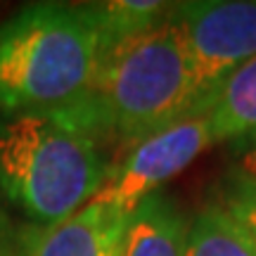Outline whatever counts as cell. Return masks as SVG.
Wrapping results in <instances>:
<instances>
[{
  "label": "cell",
  "instance_id": "obj_1",
  "mask_svg": "<svg viewBox=\"0 0 256 256\" xmlns=\"http://www.w3.org/2000/svg\"><path fill=\"white\" fill-rule=\"evenodd\" d=\"M112 164L81 102L0 116V194L28 223L52 226L90 204Z\"/></svg>",
  "mask_w": 256,
  "mask_h": 256
},
{
  "label": "cell",
  "instance_id": "obj_2",
  "mask_svg": "<svg viewBox=\"0 0 256 256\" xmlns=\"http://www.w3.org/2000/svg\"><path fill=\"white\" fill-rule=\"evenodd\" d=\"M102 62L90 5L36 2L0 26V116L66 110L92 90Z\"/></svg>",
  "mask_w": 256,
  "mask_h": 256
},
{
  "label": "cell",
  "instance_id": "obj_3",
  "mask_svg": "<svg viewBox=\"0 0 256 256\" xmlns=\"http://www.w3.org/2000/svg\"><path fill=\"white\" fill-rule=\"evenodd\" d=\"M81 104L104 145L136 147L178 121L192 119V74L178 24L166 14L156 26L110 50Z\"/></svg>",
  "mask_w": 256,
  "mask_h": 256
},
{
  "label": "cell",
  "instance_id": "obj_4",
  "mask_svg": "<svg viewBox=\"0 0 256 256\" xmlns=\"http://www.w3.org/2000/svg\"><path fill=\"white\" fill-rule=\"evenodd\" d=\"M185 40L190 62L194 116L206 114L220 86L256 57V2L200 0L168 10Z\"/></svg>",
  "mask_w": 256,
  "mask_h": 256
},
{
  "label": "cell",
  "instance_id": "obj_5",
  "mask_svg": "<svg viewBox=\"0 0 256 256\" xmlns=\"http://www.w3.org/2000/svg\"><path fill=\"white\" fill-rule=\"evenodd\" d=\"M211 142L214 138L206 114L178 121L145 138L128 150L119 164L112 166L110 178L98 192L95 202L130 214L142 200L156 194L166 180L188 168L194 156H200Z\"/></svg>",
  "mask_w": 256,
  "mask_h": 256
},
{
  "label": "cell",
  "instance_id": "obj_6",
  "mask_svg": "<svg viewBox=\"0 0 256 256\" xmlns=\"http://www.w3.org/2000/svg\"><path fill=\"white\" fill-rule=\"evenodd\" d=\"M128 216L92 200L52 226L26 223L12 228L10 256H124Z\"/></svg>",
  "mask_w": 256,
  "mask_h": 256
},
{
  "label": "cell",
  "instance_id": "obj_7",
  "mask_svg": "<svg viewBox=\"0 0 256 256\" xmlns=\"http://www.w3.org/2000/svg\"><path fill=\"white\" fill-rule=\"evenodd\" d=\"M190 218L168 194H152L128 216L124 256H185Z\"/></svg>",
  "mask_w": 256,
  "mask_h": 256
},
{
  "label": "cell",
  "instance_id": "obj_8",
  "mask_svg": "<svg viewBox=\"0 0 256 256\" xmlns=\"http://www.w3.org/2000/svg\"><path fill=\"white\" fill-rule=\"evenodd\" d=\"M206 119L214 142L242 140L256 133V57L220 86L216 100L206 110Z\"/></svg>",
  "mask_w": 256,
  "mask_h": 256
},
{
  "label": "cell",
  "instance_id": "obj_9",
  "mask_svg": "<svg viewBox=\"0 0 256 256\" xmlns=\"http://www.w3.org/2000/svg\"><path fill=\"white\" fill-rule=\"evenodd\" d=\"M185 256H256V244L216 202L190 220Z\"/></svg>",
  "mask_w": 256,
  "mask_h": 256
},
{
  "label": "cell",
  "instance_id": "obj_10",
  "mask_svg": "<svg viewBox=\"0 0 256 256\" xmlns=\"http://www.w3.org/2000/svg\"><path fill=\"white\" fill-rule=\"evenodd\" d=\"M98 31H100L102 57L110 50L119 48L130 38L145 34L147 28L156 26L168 14L171 5L164 2H140V0H114V2H95L90 5Z\"/></svg>",
  "mask_w": 256,
  "mask_h": 256
},
{
  "label": "cell",
  "instance_id": "obj_11",
  "mask_svg": "<svg viewBox=\"0 0 256 256\" xmlns=\"http://www.w3.org/2000/svg\"><path fill=\"white\" fill-rule=\"evenodd\" d=\"M218 204L220 209L235 218L244 228L256 244V180L232 168L218 183Z\"/></svg>",
  "mask_w": 256,
  "mask_h": 256
},
{
  "label": "cell",
  "instance_id": "obj_12",
  "mask_svg": "<svg viewBox=\"0 0 256 256\" xmlns=\"http://www.w3.org/2000/svg\"><path fill=\"white\" fill-rule=\"evenodd\" d=\"M244 145H242V152H240V166L238 171L244 174L247 178L256 180V133L242 138Z\"/></svg>",
  "mask_w": 256,
  "mask_h": 256
},
{
  "label": "cell",
  "instance_id": "obj_13",
  "mask_svg": "<svg viewBox=\"0 0 256 256\" xmlns=\"http://www.w3.org/2000/svg\"><path fill=\"white\" fill-rule=\"evenodd\" d=\"M10 240H12V226L0 214V256H10Z\"/></svg>",
  "mask_w": 256,
  "mask_h": 256
}]
</instances>
